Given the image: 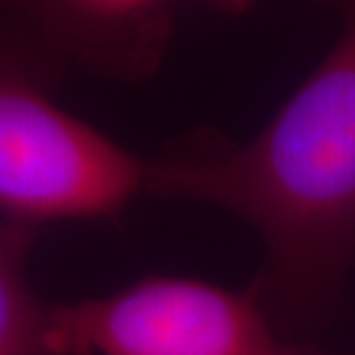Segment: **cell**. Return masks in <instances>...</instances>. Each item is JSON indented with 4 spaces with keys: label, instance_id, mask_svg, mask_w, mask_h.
<instances>
[{
    "label": "cell",
    "instance_id": "4",
    "mask_svg": "<svg viewBox=\"0 0 355 355\" xmlns=\"http://www.w3.org/2000/svg\"><path fill=\"white\" fill-rule=\"evenodd\" d=\"M180 0H3V28L60 69L139 83L159 72Z\"/></svg>",
    "mask_w": 355,
    "mask_h": 355
},
{
    "label": "cell",
    "instance_id": "3",
    "mask_svg": "<svg viewBox=\"0 0 355 355\" xmlns=\"http://www.w3.org/2000/svg\"><path fill=\"white\" fill-rule=\"evenodd\" d=\"M49 339L67 355H311L282 342L252 295L178 277L49 304Z\"/></svg>",
    "mask_w": 355,
    "mask_h": 355
},
{
    "label": "cell",
    "instance_id": "1",
    "mask_svg": "<svg viewBox=\"0 0 355 355\" xmlns=\"http://www.w3.org/2000/svg\"><path fill=\"white\" fill-rule=\"evenodd\" d=\"M342 35L250 141L215 130L148 159L146 191L226 210L263 238L284 304L323 311L355 263V0L332 5Z\"/></svg>",
    "mask_w": 355,
    "mask_h": 355
},
{
    "label": "cell",
    "instance_id": "6",
    "mask_svg": "<svg viewBox=\"0 0 355 355\" xmlns=\"http://www.w3.org/2000/svg\"><path fill=\"white\" fill-rule=\"evenodd\" d=\"M198 3L208 5L210 10L224 14V17H245L259 0H198Z\"/></svg>",
    "mask_w": 355,
    "mask_h": 355
},
{
    "label": "cell",
    "instance_id": "7",
    "mask_svg": "<svg viewBox=\"0 0 355 355\" xmlns=\"http://www.w3.org/2000/svg\"><path fill=\"white\" fill-rule=\"evenodd\" d=\"M316 3H323V5H335V3H339V0H316Z\"/></svg>",
    "mask_w": 355,
    "mask_h": 355
},
{
    "label": "cell",
    "instance_id": "2",
    "mask_svg": "<svg viewBox=\"0 0 355 355\" xmlns=\"http://www.w3.org/2000/svg\"><path fill=\"white\" fill-rule=\"evenodd\" d=\"M62 69L3 28L0 40V210L37 226L46 219L116 217L146 191L141 159L62 111L51 86Z\"/></svg>",
    "mask_w": 355,
    "mask_h": 355
},
{
    "label": "cell",
    "instance_id": "5",
    "mask_svg": "<svg viewBox=\"0 0 355 355\" xmlns=\"http://www.w3.org/2000/svg\"><path fill=\"white\" fill-rule=\"evenodd\" d=\"M35 236L37 226L28 222L0 226V355H67L49 339V304L28 277Z\"/></svg>",
    "mask_w": 355,
    "mask_h": 355
}]
</instances>
